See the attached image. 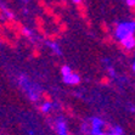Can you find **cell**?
<instances>
[{
	"mask_svg": "<svg viewBox=\"0 0 135 135\" xmlns=\"http://www.w3.org/2000/svg\"><path fill=\"white\" fill-rule=\"evenodd\" d=\"M75 5V10H77V12H78V16L83 21L89 18V13H88V6H86V3H85L84 0H79Z\"/></svg>",
	"mask_w": 135,
	"mask_h": 135,
	"instance_id": "obj_1",
	"label": "cell"
},
{
	"mask_svg": "<svg viewBox=\"0 0 135 135\" xmlns=\"http://www.w3.org/2000/svg\"><path fill=\"white\" fill-rule=\"evenodd\" d=\"M45 39H46L47 41H50L51 44H55V43H57L59 40L62 39V34H60L57 31H54V32L47 33L46 37H45Z\"/></svg>",
	"mask_w": 135,
	"mask_h": 135,
	"instance_id": "obj_2",
	"label": "cell"
},
{
	"mask_svg": "<svg viewBox=\"0 0 135 135\" xmlns=\"http://www.w3.org/2000/svg\"><path fill=\"white\" fill-rule=\"evenodd\" d=\"M63 80L65 83L69 85H79L80 84V78H79L78 74H69L67 77H63Z\"/></svg>",
	"mask_w": 135,
	"mask_h": 135,
	"instance_id": "obj_3",
	"label": "cell"
},
{
	"mask_svg": "<svg viewBox=\"0 0 135 135\" xmlns=\"http://www.w3.org/2000/svg\"><path fill=\"white\" fill-rule=\"evenodd\" d=\"M38 96H39V99H41V100L44 101L46 105H51L54 102L52 96H51L50 93H47L46 90H40L38 93Z\"/></svg>",
	"mask_w": 135,
	"mask_h": 135,
	"instance_id": "obj_4",
	"label": "cell"
},
{
	"mask_svg": "<svg viewBox=\"0 0 135 135\" xmlns=\"http://www.w3.org/2000/svg\"><path fill=\"white\" fill-rule=\"evenodd\" d=\"M59 105H60L61 111H62L67 117H69V118H74V111H73V108L69 106V105H66V104H63V102H60Z\"/></svg>",
	"mask_w": 135,
	"mask_h": 135,
	"instance_id": "obj_5",
	"label": "cell"
},
{
	"mask_svg": "<svg viewBox=\"0 0 135 135\" xmlns=\"http://www.w3.org/2000/svg\"><path fill=\"white\" fill-rule=\"evenodd\" d=\"M16 20V18H15ZM15 20H9V18H5V21H4V27H5V29H6L7 32H10V33H12L13 31L16 29L15 27Z\"/></svg>",
	"mask_w": 135,
	"mask_h": 135,
	"instance_id": "obj_6",
	"label": "cell"
},
{
	"mask_svg": "<svg viewBox=\"0 0 135 135\" xmlns=\"http://www.w3.org/2000/svg\"><path fill=\"white\" fill-rule=\"evenodd\" d=\"M114 43H116V39H114V37H113L111 33L106 34L104 38H102V44L106 45V46H112Z\"/></svg>",
	"mask_w": 135,
	"mask_h": 135,
	"instance_id": "obj_7",
	"label": "cell"
},
{
	"mask_svg": "<svg viewBox=\"0 0 135 135\" xmlns=\"http://www.w3.org/2000/svg\"><path fill=\"white\" fill-rule=\"evenodd\" d=\"M99 28H100V31L102 32L105 35L108 34V33L111 32V27H110V25H108L106 21H101L100 25H99Z\"/></svg>",
	"mask_w": 135,
	"mask_h": 135,
	"instance_id": "obj_8",
	"label": "cell"
},
{
	"mask_svg": "<svg viewBox=\"0 0 135 135\" xmlns=\"http://www.w3.org/2000/svg\"><path fill=\"white\" fill-rule=\"evenodd\" d=\"M68 28H69V26L67 22H65V21H62V22L60 23V25L57 26V32L60 33V34H65V33H67L68 32Z\"/></svg>",
	"mask_w": 135,
	"mask_h": 135,
	"instance_id": "obj_9",
	"label": "cell"
},
{
	"mask_svg": "<svg viewBox=\"0 0 135 135\" xmlns=\"http://www.w3.org/2000/svg\"><path fill=\"white\" fill-rule=\"evenodd\" d=\"M31 56L33 57V59H40V56H41L40 47L37 46V45H34V46L31 49Z\"/></svg>",
	"mask_w": 135,
	"mask_h": 135,
	"instance_id": "obj_10",
	"label": "cell"
},
{
	"mask_svg": "<svg viewBox=\"0 0 135 135\" xmlns=\"http://www.w3.org/2000/svg\"><path fill=\"white\" fill-rule=\"evenodd\" d=\"M34 23L37 27H45V23H46V21L44 20V17L40 15H35L34 16Z\"/></svg>",
	"mask_w": 135,
	"mask_h": 135,
	"instance_id": "obj_11",
	"label": "cell"
},
{
	"mask_svg": "<svg viewBox=\"0 0 135 135\" xmlns=\"http://www.w3.org/2000/svg\"><path fill=\"white\" fill-rule=\"evenodd\" d=\"M43 13H44V15L46 16V17L51 18V17L54 16V13H55V9H54V7H51L50 5L47 4L46 6H45L44 9H43Z\"/></svg>",
	"mask_w": 135,
	"mask_h": 135,
	"instance_id": "obj_12",
	"label": "cell"
},
{
	"mask_svg": "<svg viewBox=\"0 0 135 135\" xmlns=\"http://www.w3.org/2000/svg\"><path fill=\"white\" fill-rule=\"evenodd\" d=\"M51 21H52V23L55 26H59L63 21V17H62V15H61V13L55 12V13H54V16L51 17Z\"/></svg>",
	"mask_w": 135,
	"mask_h": 135,
	"instance_id": "obj_13",
	"label": "cell"
},
{
	"mask_svg": "<svg viewBox=\"0 0 135 135\" xmlns=\"http://www.w3.org/2000/svg\"><path fill=\"white\" fill-rule=\"evenodd\" d=\"M4 15H6V18L9 20H15V13L9 7H4Z\"/></svg>",
	"mask_w": 135,
	"mask_h": 135,
	"instance_id": "obj_14",
	"label": "cell"
},
{
	"mask_svg": "<svg viewBox=\"0 0 135 135\" xmlns=\"http://www.w3.org/2000/svg\"><path fill=\"white\" fill-rule=\"evenodd\" d=\"M35 32H37L41 38H44V39H45V37H46V34H47V31L45 29V27H37V26H35Z\"/></svg>",
	"mask_w": 135,
	"mask_h": 135,
	"instance_id": "obj_15",
	"label": "cell"
},
{
	"mask_svg": "<svg viewBox=\"0 0 135 135\" xmlns=\"http://www.w3.org/2000/svg\"><path fill=\"white\" fill-rule=\"evenodd\" d=\"M100 85H102V86H108L111 83V79L108 75H104V77H101L100 78Z\"/></svg>",
	"mask_w": 135,
	"mask_h": 135,
	"instance_id": "obj_16",
	"label": "cell"
},
{
	"mask_svg": "<svg viewBox=\"0 0 135 135\" xmlns=\"http://www.w3.org/2000/svg\"><path fill=\"white\" fill-rule=\"evenodd\" d=\"M59 9H61V10H68L69 9L68 0H59Z\"/></svg>",
	"mask_w": 135,
	"mask_h": 135,
	"instance_id": "obj_17",
	"label": "cell"
},
{
	"mask_svg": "<svg viewBox=\"0 0 135 135\" xmlns=\"http://www.w3.org/2000/svg\"><path fill=\"white\" fill-rule=\"evenodd\" d=\"M114 129H116V128H113V127L110 126V124H104V126H102V128H101V130H102V133L111 134V133H112Z\"/></svg>",
	"mask_w": 135,
	"mask_h": 135,
	"instance_id": "obj_18",
	"label": "cell"
},
{
	"mask_svg": "<svg viewBox=\"0 0 135 135\" xmlns=\"http://www.w3.org/2000/svg\"><path fill=\"white\" fill-rule=\"evenodd\" d=\"M15 27H16V29H17V31H20L21 33H22V32L26 29L25 25H23L21 21H18V20H15Z\"/></svg>",
	"mask_w": 135,
	"mask_h": 135,
	"instance_id": "obj_19",
	"label": "cell"
},
{
	"mask_svg": "<svg viewBox=\"0 0 135 135\" xmlns=\"http://www.w3.org/2000/svg\"><path fill=\"white\" fill-rule=\"evenodd\" d=\"M61 74H62L63 77L69 75V74H71V68H69L68 66H62V67H61Z\"/></svg>",
	"mask_w": 135,
	"mask_h": 135,
	"instance_id": "obj_20",
	"label": "cell"
},
{
	"mask_svg": "<svg viewBox=\"0 0 135 135\" xmlns=\"http://www.w3.org/2000/svg\"><path fill=\"white\" fill-rule=\"evenodd\" d=\"M47 108H49V105H37L38 112L43 113V114H45V112H46Z\"/></svg>",
	"mask_w": 135,
	"mask_h": 135,
	"instance_id": "obj_21",
	"label": "cell"
},
{
	"mask_svg": "<svg viewBox=\"0 0 135 135\" xmlns=\"http://www.w3.org/2000/svg\"><path fill=\"white\" fill-rule=\"evenodd\" d=\"M47 5V1L46 0H37V6L39 7V9H44L45 6H46Z\"/></svg>",
	"mask_w": 135,
	"mask_h": 135,
	"instance_id": "obj_22",
	"label": "cell"
},
{
	"mask_svg": "<svg viewBox=\"0 0 135 135\" xmlns=\"http://www.w3.org/2000/svg\"><path fill=\"white\" fill-rule=\"evenodd\" d=\"M51 7H54L55 10L59 9V0H52V1H50V4H49Z\"/></svg>",
	"mask_w": 135,
	"mask_h": 135,
	"instance_id": "obj_23",
	"label": "cell"
},
{
	"mask_svg": "<svg viewBox=\"0 0 135 135\" xmlns=\"http://www.w3.org/2000/svg\"><path fill=\"white\" fill-rule=\"evenodd\" d=\"M85 26H86V28H88V29H91V28H93V21H91L90 18L85 20Z\"/></svg>",
	"mask_w": 135,
	"mask_h": 135,
	"instance_id": "obj_24",
	"label": "cell"
},
{
	"mask_svg": "<svg viewBox=\"0 0 135 135\" xmlns=\"http://www.w3.org/2000/svg\"><path fill=\"white\" fill-rule=\"evenodd\" d=\"M118 28H119V25H118L117 22H113L112 23V31L113 32H117V31H118Z\"/></svg>",
	"mask_w": 135,
	"mask_h": 135,
	"instance_id": "obj_25",
	"label": "cell"
},
{
	"mask_svg": "<svg viewBox=\"0 0 135 135\" xmlns=\"http://www.w3.org/2000/svg\"><path fill=\"white\" fill-rule=\"evenodd\" d=\"M127 5H128L129 7L135 6V0H127Z\"/></svg>",
	"mask_w": 135,
	"mask_h": 135,
	"instance_id": "obj_26",
	"label": "cell"
},
{
	"mask_svg": "<svg viewBox=\"0 0 135 135\" xmlns=\"http://www.w3.org/2000/svg\"><path fill=\"white\" fill-rule=\"evenodd\" d=\"M5 27H4V23L3 22H0V33H5Z\"/></svg>",
	"mask_w": 135,
	"mask_h": 135,
	"instance_id": "obj_27",
	"label": "cell"
},
{
	"mask_svg": "<svg viewBox=\"0 0 135 135\" xmlns=\"http://www.w3.org/2000/svg\"><path fill=\"white\" fill-rule=\"evenodd\" d=\"M4 16H5V15H4V7L0 6V20L4 18Z\"/></svg>",
	"mask_w": 135,
	"mask_h": 135,
	"instance_id": "obj_28",
	"label": "cell"
},
{
	"mask_svg": "<svg viewBox=\"0 0 135 135\" xmlns=\"http://www.w3.org/2000/svg\"><path fill=\"white\" fill-rule=\"evenodd\" d=\"M98 135H111V134H106V133H102V132H101V133H99Z\"/></svg>",
	"mask_w": 135,
	"mask_h": 135,
	"instance_id": "obj_29",
	"label": "cell"
},
{
	"mask_svg": "<svg viewBox=\"0 0 135 135\" xmlns=\"http://www.w3.org/2000/svg\"><path fill=\"white\" fill-rule=\"evenodd\" d=\"M72 1H73V3H74V4H77V3H78V1H79V0H72Z\"/></svg>",
	"mask_w": 135,
	"mask_h": 135,
	"instance_id": "obj_30",
	"label": "cell"
},
{
	"mask_svg": "<svg viewBox=\"0 0 135 135\" xmlns=\"http://www.w3.org/2000/svg\"><path fill=\"white\" fill-rule=\"evenodd\" d=\"M133 23L135 25V16H134V18H133Z\"/></svg>",
	"mask_w": 135,
	"mask_h": 135,
	"instance_id": "obj_31",
	"label": "cell"
},
{
	"mask_svg": "<svg viewBox=\"0 0 135 135\" xmlns=\"http://www.w3.org/2000/svg\"><path fill=\"white\" fill-rule=\"evenodd\" d=\"M134 71H135V65H134Z\"/></svg>",
	"mask_w": 135,
	"mask_h": 135,
	"instance_id": "obj_32",
	"label": "cell"
}]
</instances>
